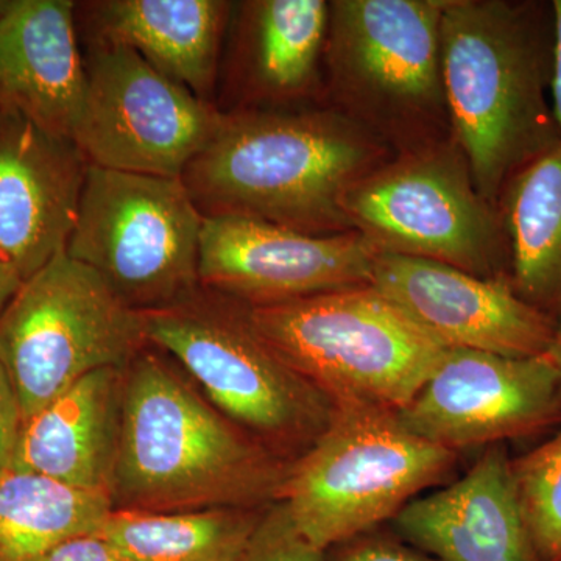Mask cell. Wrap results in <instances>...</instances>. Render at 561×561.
Instances as JSON below:
<instances>
[{
	"instance_id": "6da1fadb",
	"label": "cell",
	"mask_w": 561,
	"mask_h": 561,
	"mask_svg": "<svg viewBox=\"0 0 561 561\" xmlns=\"http://www.w3.org/2000/svg\"><path fill=\"white\" fill-rule=\"evenodd\" d=\"M291 467L214 408L161 350L147 345L125 365L113 511L271 507Z\"/></svg>"
},
{
	"instance_id": "7a4b0ae2",
	"label": "cell",
	"mask_w": 561,
	"mask_h": 561,
	"mask_svg": "<svg viewBox=\"0 0 561 561\" xmlns=\"http://www.w3.org/2000/svg\"><path fill=\"white\" fill-rule=\"evenodd\" d=\"M393 157L324 103L236 110L221 113L181 181L203 217L343 234L354 231L343 209L346 194Z\"/></svg>"
},
{
	"instance_id": "3957f363",
	"label": "cell",
	"mask_w": 561,
	"mask_h": 561,
	"mask_svg": "<svg viewBox=\"0 0 561 561\" xmlns=\"http://www.w3.org/2000/svg\"><path fill=\"white\" fill-rule=\"evenodd\" d=\"M440 43L453 138L497 206L512 176L561 142L552 0H443Z\"/></svg>"
},
{
	"instance_id": "277c9868",
	"label": "cell",
	"mask_w": 561,
	"mask_h": 561,
	"mask_svg": "<svg viewBox=\"0 0 561 561\" xmlns=\"http://www.w3.org/2000/svg\"><path fill=\"white\" fill-rule=\"evenodd\" d=\"M443 0H330L323 103L394 154L453 138Z\"/></svg>"
},
{
	"instance_id": "5b68a950",
	"label": "cell",
	"mask_w": 561,
	"mask_h": 561,
	"mask_svg": "<svg viewBox=\"0 0 561 561\" xmlns=\"http://www.w3.org/2000/svg\"><path fill=\"white\" fill-rule=\"evenodd\" d=\"M142 313L147 343L280 459L300 460L330 427L334 401L262 339L249 306L201 287L175 305Z\"/></svg>"
},
{
	"instance_id": "8992f818",
	"label": "cell",
	"mask_w": 561,
	"mask_h": 561,
	"mask_svg": "<svg viewBox=\"0 0 561 561\" xmlns=\"http://www.w3.org/2000/svg\"><path fill=\"white\" fill-rule=\"evenodd\" d=\"M249 308L262 339L335 405L398 413L446 351L371 284Z\"/></svg>"
},
{
	"instance_id": "52a82bcc",
	"label": "cell",
	"mask_w": 561,
	"mask_h": 561,
	"mask_svg": "<svg viewBox=\"0 0 561 561\" xmlns=\"http://www.w3.org/2000/svg\"><path fill=\"white\" fill-rule=\"evenodd\" d=\"M335 408L328 431L295 461L280 497L297 529L324 552L391 522L459 459L409 431L397 412Z\"/></svg>"
},
{
	"instance_id": "ba28073f",
	"label": "cell",
	"mask_w": 561,
	"mask_h": 561,
	"mask_svg": "<svg viewBox=\"0 0 561 561\" xmlns=\"http://www.w3.org/2000/svg\"><path fill=\"white\" fill-rule=\"evenodd\" d=\"M149 345L144 313L66 251L24 280L0 316V365L22 420L102 368H122Z\"/></svg>"
},
{
	"instance_id": "9c48e42d",
	"label": "cell",
	"mask_w": 561,
	"mask_h": 561,
	"mask_svg": "<svg viewBox=\"0 0 561 561\" xmlns=\"http://www.w3.org/2000/svg\"><path fill=\"white\" fill-rule=\"evenodd\" d=\"M203 221L181 179L90 164L65 251L135 311H157L201 289Z\"/></svg>"
},
{
	"instance_id": "30bf717a",
	"label": "cell",
	"mask_w": 561,
	"mask_h": 561,
	"mask_svg": "<svg viewBox=\"0 0 561 561\" xmlns=\"http://www.w3.org/2000/svg\"><path fill=\"white\" fill-rule=\"evenodd\" d=\"M343 209L379 251L511 279L500 206L479 194L454 138L391 158L351 187Z\"/></svg>"
},
{
	"instance_id": "8fae6325",
	"label": "cell",
	"mask_w": 561,
	"mask_h": 561,
	"mask_svg": "<svg viewBox=\"0 0 561 561\" xmlns=\"http://www.w3.org/2000/svg\"><path fill=\"white\" fill-rule=\"evenodd\" d=\"M87 92L77 146L91 165L181 179L221 111L125 47H84Z\"/></svg>"
},
{
	"instance_id": "7c38bea8",
	"label": "cell",
	"mask_w": 561,
	"mask_h": 561,
	"mask_svg": "<svg viewBox=\"0 0 561 561\" xmlns=\"http://www.w3.org/2000/svg\"><path fill=\"white\" fill-rule=\"evenodd\" d=\"M397 415L413 434L449 451L489 448L559 424L561 378L546 354L446 350Z\"/></svg>"
},
{
	"instance_id": "4fadbf2b",
	"label": "cell",
	"mask_w": 561,
	"mask_h": 561,
	"mask_svg": "<svg viewBox=\"0 0 561 561\" xmlns=\"http://www.w3.org/2000/svg\"><path fill=\"white\" fill-rule=\"evenodd\" d=\"M379 250L357 231L317 236L250 217H205L201 284L271 306L371 284Z\"/></svg>"
},
{
	"instance_id": "5bb4252c",
	"label": "cell",
	"mask_w": 561,
	"mask_h": 561,
	"mask_svg": "<svg viewBox=\"0 0 561 561\" xmlns=\"http://www.w3.org/2000/svg\"><path fill=\"white\" fill-rule=\"evenodd\" d=\"M371 286L446 350L534 357L551 345L556 317L524 301L511 279L379 251Z\"/></svg>"
},
{
	"instance_id": "9a60e30c",
	"label": "cell",
	"mask_w": 561,
	"mask_h": 561,
	"mask_svg": "<svg viewBox=\"0 0 561 561\" xmlns=\"http://www.w3.org/2000/svg\"><path fill=\"white\" fill-rule=\"evenodd\" d=\"M88 171L76 140L0 108V264L22 283L66 250Z\"/></svg>"
},
{
	"instance_id": "2e32d148",
	"label": "cell",
	"mask_w": 561,
	"mask_h": 561,
	"mask_svg": "<svg viewBox=\"0 0 561 561\" xmlns=\"http://www.w3.org/2000/svg\"><path fill=\"white\" fill-rule=\"evenodd\" d=\"M330 0L232 3L216 106L236 110L323 103Z\"/></svg>"
},
{
	"instance_id": "e0dca14e",
	"label": "cell",
	"mask_w": 561,
	"mask_h": 561,
	"mask_svg": "<svg viewBox=\"0 0 561 561\" xmlns=\"http://www.w3.org/2000/svg\"><path fill=\"white\" fill-rule=\"evenodd\" d=\"M391 530L440 561H537L504 443L485 448L459 481L405 505Z\"/></svg>"
},
{
	"instance_id": "ac0fdd59",
	"label": "cell",
	"mask_w": 561,
	"mask_h": 561,
	"mask_svg": "<svg viewBox=\"0 0 561 561\" xmlns=\"http://www.w3.org/2000/svg\"><path fill=\"white\" fill-rule=\"evenodd\" d=\"M228 0H88L76 2L81 49L125 47L169 80L216 105Z\"/></svg>"
},
{
	"instance_id": "d6986e66",
	"label": "cell",
	"mask_w": 561,
	"mask_h": 561,
	"mask_svg": "<svg viewBox=\"0 0 561 561\" xmlns=\"http://www.w3.org/2000/svg\"><path fill=\"white\" fill-rule=\"evenodd\" d=\"M87 69L72 0H10L0 14V108L73 139Z\"/></svg>"
},
{
	"instance_id": "ffe728a7",
	"label": "cell",
	"mask_w": 561,
	"mask_h": 561,
	"mask_svg": "<svg viewBox=\"0 0 561 561\" xmlns=\"http://www.w3.org/2000/svg\"><path fill=\"white\" fill-rule=\"evenodd\" d=\"M124 367L73 383L22 424L11 470L111 493L119 451Z\"/></svg>"
},
{
	"instance_id": "44dd1931",
	"label": "cell",
	"mask_w": 561,
	"mask_h": 561,
	"mask_svg": "<svg viewBox=\"0 0 561 561\" xmlns=\"http://www.w3.org/2000/svg\"><path fill=\"white\" fill-rule=\"evenodd\" d=\"M497 206L513 289L556 317L561 311V142L515 173Z\"/></svg>"
},
{
	"instance_id": "7402d4cb",
	"label": "cell",
	"mask_w": 561,
	"mask_h": 561,
	"mask_svg": "<svg viewBox=\"0 0 561 561\" xmlns=\"http://www.w3.org/2000/svg\"><path fill=\"white\" fill-rule=\"evenodd\" d=\"M267 508L113 511L98 534L133 561H238Z\"/></svg>"
},
{
	"instance_id": "603a6c76",
	"label": "cell",
	"mask_w": 561,
	"mask_h": 561,
	"mask_svg": "<svg viewBox=\"0 0 561 561\" xmlns=\"http://www.w3.org/2000/svg\"><path fill=\"white\" fill-rule=\"evenodd\" d=\"M111 512L110 494L10 470L0 478V561H35L62 541L94 534Z\"/></svg>"
},
{
	"instance_id": "cb8c5ba5",
	"label": "cell",
	"mask_w": 561,
	"mask_h": 561,
	"mask_svg": "<svg viewBox=\"0 0 561 561\" xmlns=\"http://www.w3.org/2000/svg\"><path fill=\"white\" fill-rule=\"evenodd\" d=\"M513 483L537 561H561V430L519 459Z\"/></svg>"
},
{
	"instance_id": "d4e9b609",
	"label": "cell",
	"mask_w": 561,
	"mask_h": 561,
	"mask_svg": "<svg viewBox=\"0 0 561 561\" xmlns=\"http://www.w3.org/2000/svg\"><path fill=\"white\" fill-rule=\"evenodd\" d=\"M327 552L313 546L291 522L283 502L265 511L260 526L238 561H324Z\"/></svg>"
},
{
	"instance_id": "484cf974",
	"label": "cell",
	"mask_w": 561,
	"mask_h": 561,
	"mask_svg": "<svg viewBox=\"0 0 561 561\" xmlns=\"http://www.w3.org/2000/svg\"><path fill=\"white\" fill-rule=\"evenodd\" d=\"M324 561H440L401 540L393 530L373 529L327 551Z\"/></svg>"
},
{
	"instance_id": "4316f807",
	"label": "cell",
	"mask_w": 561,
	"mask_h": 561,
	"mask_svg": "<svg viewBox=\"0 0 561 561\" xmlns=\"http://www.w3.org/2000/svg\"><path fill=\"white\" fill-rule=\"evenodd\" d=\"M22 424L24 420L16 391L11 386L9 375L0 365V478L13 467Z\"/></svg>"
},
{
	"instance_id": "83f0119b",
	"label": "cell",
	"mask_w": 561,
	"mask_h": 561,
	"mask_svg": "<svg viewBox=\"0 0 561 561\" xmlns=\"http://www.w3.org/2000/svg\"><path fill=\"white\" fill-rule=\"evenodd\" d=\"M35 561H133L101 534L70 538Z\"/></svg>"
},
{
	"instance_id": "f1b7e54d",
	"label": "cell",
	"mask_w": 561,
	"mask_h": 561,
	"mask_svg": "<svg viewBox=\"0 0 561 561\" xmlns=\"http://www.w3.org/2000/svg\"><path fill=\"white\" fill-rule=\"evenodd\" d=\"M553 22H556V46H553V69L551 101L553 116L561 133V0H552Z\"/></svg>"
},
{
	"instance_id": "f546056e",
	"label": "cell",
	"mask_w": 561,
	"mask_h": 561,
	"mask_svg": "<svg viewBox=\"0 0 561 561\" xmlns=\"http://www.w3.org/2000/svg\"><path fill=\"white\" fill-rule=\"evenodd\" d=\"M22 280L9 271L5 265L0 264V316L5 311L11 298L20 289Z\"/></svg>"
},
{
	"instance_id": "4dcf8cb0",
	"label": "cell",
	"mask_w": 561,
	"mask_h": 561,
	"mask_svg": "<svg viewBox=\"0 0 561 561\" xmlns=\"http://www.w3.org/2000/svg\"><path fill=\"white\" fill-rule=\"evenodd\" d=\"M546 356L556 365L561 378V311L556 316V324H553V334L551 345L546 351Z\"/></svg>"
},
{
	"instance_id": "1f68e13d",
	"label": "cell",
	"mask_w": 561,
	"mask_h": 561,
	"mask_svg": "<svg viewBox=\"0 0 561 561\" xmlns=\"http://www.w3.org/2000/svg\"><path fill=\"white\" fill-rule=\"evenodd\" d=\"M10 0H0V14L3 13V11L7 10V7H9Z\"/></svg>"
}]
</instances>
